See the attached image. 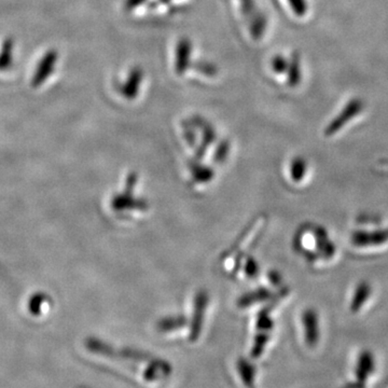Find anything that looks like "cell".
I'll return each mask as SVG.
<instances>
[{"label":"cell","instance_id":"obj_1","mask_svg":"<svg viewBox=\"0 0 388 388\" xmlns=\"http://www.w3.org/2000/svg\"><path fill=\"white\" fill-rule=\"evenodd\" d=\"M364 109L365 102L362 99H358V97L350 99L344 106L340 114L335 116L331 120V122L327 125L326 129H325V135L326 136H333V135L337 134L346 124H348L350 120L360 116Z\"/></svg>","mask_w":388,"mask_h":388},{"label":"cell","instance_id":"obj_2","mask_svg":"<svg viewBox=\"0 0 388 388\" xmlns=\"http://www.w3.org/2000/svg\"><path fill=\"white\" fill-rule=\"evenodd\" d=\"M350 244L362 249L382 247L388 244V228L355 231L350 235Z\"/></svg>","mask_w":388,"mask_h":388},{"label":"cell","instance_id":"obj_3","mask_svg":"<svg viewBox=\"0 0 388 388\" xmlns=\"http://www.w3.org/2000/svg\"><path fill=\"white\" fill-rule=\"evenodd\" d=\"M304 341L308 347H315L320 339V321L315 308H306L301 315Z\"/></svg>","mask_w":388,"mask_h":388},{"label":"cell","instance_id":"obj_4","mask_svg":"<svg viewBox=\"0 0 388 388\" xmlns=\"http://www.w3.org/2000/svg\"><path fill=\"white\" fill-rule=\"evenodd\" d=\"M355 379L360 385H366L371 375L375 371L374 355L370 350H365L358 355L355 365Z\"/></svg>","mask_w":388,"mask_h":388},{"label":"cell","instance_id":"obj_5","mask_svg":"<svg viewBox=\"0 0 388 388\" xmlns=\"http://www.w3.org/2000/svg\"><path fill=\"white\" fill-rule=\"evenodd\" d=\"M372 296V286L366 281H360L355 287L352 299L350 302V311L352 314H357L365 308Z\"/></svg>","mask_w":388,"mask_h":388},{"label":"cell","instance_id":"obj_6","mask_svg":"<svg viewBox=\"0 0 388 388\" xmlns=\"http://www.w3.org/2000/svg\"><path fill=\"white\" fill-rule=\"evenodd\" d=\"M208 302V297L205 295V293H201L200 295H198L197 301H195V308H194L193 325H192V340L197 339L198 335L201 333L204 311H205Z\"/></svg>","mask_w":388,"mask_h":388},{"label":"cell","instance_id":"obj_7","mask_svg":"<svg viewBox=\"0 0 388 388\" xmlns=\"http://www.w3.org/2000/svg\"><path fill=\"white\" fill-rule=\"evenodd\" d=\"M141 81H143V72L141 68H134L121 89L123 96L129 99H134L139 92Z\"/></svg>","mask_w":388,"mask_h":388},{"label":"cell","instance_id":"obj_8","mask_svg":"<svg viewBox=\"0 0 388 388\" xmlns=\"http://www.w3.org/2000/svg\"><path fill=\"white\" fill-rule=\"evenodd\" d=\"M191 43L187 39H183L177 47L176 54V72L177 74H185L189 64V58H191Z\"/></svg>","mask_w":388,"mask_h":388},{"label":"cell","instance_id":"obj_9","mask_svg":"<svg viewBox=\"0 0 388 388\" xmlns=\"http://www.w3.org/2000/svg\"><path fill=\"white\" fill-rule=\"evenodd\" d=\"M288 83L291 87H297L301 81V60H300L299 53L295 52L289 60L287 70Z\"/></svg>","mask_w":388,"mask_h":388},{"label":"cell","instance_id":"obj_10","mask_svg":"<svg viewBox=\"0 0 388 388\" xmlns=\"http://www.w3.org/2000/svg\"><path fill=\"white\" fill-rule=\"evenodd\" d=\"M290 177L295 183H299L306 178L308 174V162L306 158L297 156L290 163Z\"/></svg>","mask_w":388,"mask_h":388},{"label":"cell","instance_id":"obj_11","mask_svg":"<svg viewBox=\"0 0 388 388\" xmlns=\"http://www.w3.org/2000/svg\"><path fill=\"white\" fill-rule=\"evenodd\" d=\"M271 297V293L266 289H258L250 295L245 296V297L241 298L239 301V306L241 308H246V306H252L254 303H257L258 301H262V300L269 299Z\"/></svg>","mask_w":388,"mask_h":388},{"label":"cell","instance_id":"obj_12","mask_svg":"<svg viewBox=\"0 0 388 388\" xmlns=\"http://www.w3.org/2000/svg\"><path fill=\"white\" fill-rule=\"evenodd\" d=\"M185 323V320L183 317H171V318L161 320L158 323V328L162 333H171V331L177 330L179 327H183Z\"/></svg>","mask_w":388,"mask_h":388},{"label":"cell","instance_id":"obj_13","mask_svg":"<svg viewBox=\"0 0 388 388\" xmlns=\"http://www.w3.org/2000/svg\"><path fill=\"white\" fill-rule=\"evenodd\" d=\"M266 16H257L256 20L252 23V36L256 39H260L264 35V31H266Z\"/></svg>","mask_w":388,"mask_h":388},{"label":"cell","instance_id":"obj_14","mask_svg":"<svg viewBox=\"0 0 388 388\" xmlns=\"http://www.w3.org/2000/svg\"><path fill=\"white\" fill-rule=\"evenodd\" d=\"M289 60L283 55H276L272 60V68L276 74L287 72Z\"/></svg>","mask_w":388,"mask_h":388},{"label":"cell","instance_id":"obj_15","mask_svg":"<svg viewBox=\"0 0 388 388\" xmlns=\"http://www.w3.org/2000/svg\"><path fill=\"white\" fill-rule=\"evenodd\" d=\"M290 7L295 12L296 16H304L308 12V3L306 0H288Z\"/></svg>","mask_w":388,"mask_h":388},{"label":"cell","instance_id":"obj_16","mask_svg":"<svg viewBox=\"0 0 388 388\" xmlns=\"http://www.w3.org/2000/svg\"><path fill=\"white\" fill-rule=\"evenodd\" d=\"M239 371H241L242 377H243L244 381L252 385V381H254V368L252 365L246 364V362H239Z\"/></svg>","mask_w":388,"mask_h":388},{"label":"cell","instance_id":"obj_17","mask_svg":"<svg viewBox=\"0 0 388 388\" xmlns=\"http://www.w3.org/2000/svg\"><path fill=\"white\" fill-rule=\"evenodd\" d=\"M212 171L210 170V168H199L198 166L197 170L194 171V178L197 179V180L201 181V180H208V179L210 178V177L212 176ZM198 181V183H199Z\"/></svg>","mask_w":388,"mask_h":388},{"label":"cell","instance_id":"obj_18","mask_svg":"<svg viewBox=\"0 0 388 388\" xmlns=\"http://www.w3.org/2000/svg\"><path fill=\"white\" fill-rule=\"evenodd\" d=\"M229 149H230V148H229V144L227 143V141H223V143L219 146L218 151H217L215 158H216L217 161L225 160V158H227V156H228Z\"/></svg>","mask_w":388,"mask_h":388},{"label":"cell","instance_id":"obj_19","mask_svg":"<svg viewBox=\"0 0 388 388\" xmlns=\"http://www.w3.org/2000/svg\"><path fill=\"white\" fill-rule=\"evenodd\" d=\"M245 271L247 275H250V276H254L258 272V266H257V262L252 260V258H250L247 264H246Z\"/></svg>","mask_w":388,"mask_h":388},{"label":"cell","instance_id":"obj_20","mask_svg":"<svg viewBox=\"0 0 388 388\" xmlns=\"http://www.w3.org/2000/svg\"><path fill=\"white\" fill-rule=\"evenodd\" d=\"M244 12L252 11L254 8V0H243Z\"/></svg>","mask_w":388,"mask_h":388},{"label":"cell","instance_id":"obj_21","mask_svg":"<svg viewBox=\"0 0 388 388\" xmlns=\"http://www.w3.org/2000/svg\"><path fill=\"white\" fill-rule=\"evenodd\" d=\"M144 3V0H129L127 1V8H132L137 7V6L141 5V4Z\"/></svg>","mask_w":388,"mask_h":388}]
</instances>
